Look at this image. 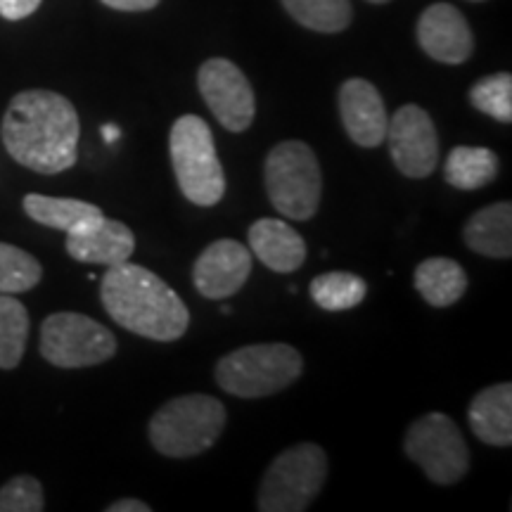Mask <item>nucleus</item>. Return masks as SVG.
Returning a JSON list of instances; mask_svg holds the SVG:
<instances>
[{
  "label": "nucleus",
  "mask_w": 512,
  "mask_h": 512,
  "mask_svg": "<svg viewBox=\"0 0 512 512\" xmlns=\"http://www.w3.org/2000/svg\"><path fill=\"white\" fill-rule=\"evenodd\" d=\"M152 508L143 501H138V498H124V501H117L112 503L107 512H150Z\"/></svg>",
  "instance_id": "obj_30"
},
{
  "label": "nucleus",
  "mask_w": 512,
  "mask_h": 512,
  "mask_svg": "<svg viewBox=\"0 0 512 512\" xmlns=\"http://www.w3.org/2000/svg\"><path fill=\"white\" fill-rule=\"evenodd\" d=\"M197 86L211 114L223 128L242 133L252 126L256 112L254 91L240 67L223 57H211L200 67Z\"/></svg>",
  "instance_id": "obj_10"
},
{
  "label": "nucleus",
  "mask_w": 512,
  "mask_h": 512,
  "mask_svg": "<svg viewBox=\"0 0 512 512\" xmlns=\"http://www.w3.org/2000/svg\"><path fill=\"white\" fill-rule=\"evenodd\" d=\"M100 299L114 323L155 342H176L190 325L183 299L159 275L128 261L107 268Z\"/></svg>",
  "instance_id": "obj_2"
},
{
  "label": "nucleus",
  "mask_w": 512,
  "mask_h": 512,
  "mask_svg": "<svg viewBox=\"0 0 512 512\" xmlns=\"http://www.w3.org/2000/svg\"><path fill=\"white\" fill-rule=\"evenodd\" d=\"M43 268L36 256L8 242H0V294H19L36 287Z\"/></svg>",
  "instance_id": "obj_25"
},
{
  "label": "nucleus",
  "mask_w": 512,
  "mask_h": 512,
  "mask_svg": "<svg viewBox=\"0 0 512 512\" xmlns=\"http://www.w3.org/2000/svg\"><path fill=\"white\" fill-rule=\"evenodd\" d=\"M136 249L133 230L121 221L102 219L67 233V254L81 264L117 266L131 259Z\"/></svg>",
  "instance_id": "obj_15"
},
{
  "label": "nucleus",
  "mask_w": 512,
  "mask_h": 512,
  "mask_svg": "<svg viewBox=\"0 0 512 512\" xmlns=\"http://www.w3.org/2000/svg\"><path fill=\"white\" fill-rule=\"evenodd\" d=\"M43 508H46V498L36 477H12L0 489V512H41Z\"/></svg>",
  "instance_id": "obj_27"
},
{
  "label": "nucleus",
  "mask_w": 512,
  "mask_h": 512,
  "mask_svg": "<svg viewBox=\"0 0 512 512\" xmlns=\"http://www.w3.org/2000/svg\"><path fill=\"white\" fill-rule=\"evenodd\" d=\"M38 5H41V0H0V17L17 22V19L34 15Z\"/></svg>",
  "instance_id": "obj_28"
},
{
  "label": "nucleus",
  "mask_w": 512,
  "mask_h": 512,
  "mask_svg": "<svg viewBox=\"0 0 512 512\" xmlns=\"http://www.w3.org/2000/svg\"><path fill=\"white\" fill-rule=\"evenodd\" d=\"M501 162L489 147L458 145L448 152L444 162V178L458 190H479L496 181Z\"/></svg>",
  "instance_id": "obj_21"
},
{
  "label": "nucleus",
  "mask_w": 512,
  "mask_h": 512,
  "mask_svg": "<svg viewBox=\"0 0 512 512\" xmlns=\"http://www.w3.org/2000/svg\"><path fill=\"white\" fill-rule=\"evenodd\" d=\"M472 3H482V0H472Z\"/></svg>",
  "instance_id": "obj_33"
},
{
  "label": "nucleus",
  "mask_w": 512,
  "mask_h": 512,
  "mask_svg": "<svg viewBox=\"0 0 512 512\" xmlns=\"http://www.w3.org/2000/svg\"><path fill=\"white\" fill-rule=\"evenodd\" d=\"M463 240L472 252L491 256V259H510L512 256V204L496 202L479 209L465 223Z\"/></svg>",
  "instance_id": "obj_18"
},
{
  "label": "nucleus",
  "mask_w": 512,
  "mask_h": 512,
  "mask_svg": "<svg viewBox=\"0 0 512 512\" xmlns=\"http://www.w3.org/2000/svg\"><path fill=\"white\" fill-rule=\"evenodd\" d=\"M283 5L294 22L318 34H339L354 17L349 0H283Z\"/></svg>",
  "instance_id": "obj_23"
},
{
  "label": "nucleus",
  "mask_w": 512,
  "mask_h": 512,
  "mask_svg": "<svg viewBox=\"0 0 512 512\" xmlns=\"http://www.w3.org/2000/svg\"><path fill=\"white\" fill-rule=\"evenodd\" d=\"M415 290L434 309H446L465 294L467 273L448 256H432L415 268Z\"/></svg>",
  "instance_id": "obj_19"
},
{
  "label": "nucleus",
  "mask_w": 512,
  "mask_h": 512,
  "mask_svg": "<svg viewBox=\"0 0 512 512\" xmlns=\"http://www.w3.org/2000/svg\"><path fill=\"white\" fill-rule=\"evenodd\" d=\"M470 427L489 446L512 444V384H491L470 403Z\"/></svg>",
  "instance_id": "obj_17"
},
{
  "label": "nucleus",
  "mask_w": 512,
  "mask_h": 512,
  "mask_svg": "<svg viewBox=\"0 0 512 512\" xmlns=\"http://www.w3.org/2000/svg\"><path fill=\"white\" fill-rule=\"evenodd\" d=\"M264 183L268 200L287 219L309 221L316 216L323 176L316 155L302 140H285L268 152Z\"/></svg>",
  "instance_id": "obj_6"
},
{
  "label": "nucleus",
  "mask_w": 512,
  "mask_h": 512,
  "mask_svg": "<svg viewBox=\"0 0 512 512\" xmlns=\"http://www.w3.org/2000/svg\"><path fill=\"white\" fill-rule=\"evenodd\" d=\"M79 133V114L72 102L41 88L17 93L0 128L10 157L43 176L72 169L79 155Z\"/></svg>",
  "instance_id": "obj_1"
},
{
  "label": "nucleus",
  "mask_w": 512,
  "mask_h": 512,
  "mask_svg": "<svg viewBox=\"0 0 512 512\" xmlns=\"http://www.w3.org/2000/svg\"><path fill=\"white\" fill-rule=\"evenodd\" d=\"M169 152L178 188L192 204L214 207L223 200L226 176L207 121L195 114L178 117L171 126Z\"/></svg>",
  "instance_id": "obj_5"
},
{
  "label": "nucleus",
  "mask_w": 512,
  "mask_h": 512,
  "mask_svg": "<svg viewBox=\"0 0 512 512\" xmlns=\"http://www.w3.org/2000/svg\"><path fill=\"white\" fill-rule=\"evenodd\" d=\"M389 152L396 169L408 178H427L439 164V136L430 114L418 105H403L387 124Z\"/></svg>",
  "instance_id": "obj_11"
},
{
  "label": "nucleus",
  "mask_w": 512,
  "mask_h": 512,
  "mask_svg": "<svg viewBox=\"0 0 512 512\" xmlns=\"http://www.w3.org/2000/svg\"><path fill=\"white\" fill-rule=\"evenodd\" d=\"M102 3L119 12H145L157 8L159 0H102Z\"/></svg>",
  "instance_id": "obj_29"
},
{
  "label": "nucleus",
  "mask_w": 512,
  "mask_h": 512,
  "mask_svg": "<svg viewBox=\"0 0 512 512\" xmlns=\"http://www.w3.org/2000/svg\"><path fill=\"white\" fill-rule=\"evenodd\" d=\"M328 479V456L318 444L285 448L261 479L256 508L261 512L309 510Z\"/></svg>",
  "instance_id": "obj_7"
},
{
  "label": "nucleus",
  "mask_w": 512,
  "mask_h": 512,
  "mask_svg": "<svg viewBox=\"0 0 512 512\" xmlns=\"http://www.w3.org/2000/svg\"><path fill=\"white\" fill-rule=\"evenodd\" d=\"M470 102L486 117L510 124L512 121V76L508 72L491 74L477 81L470 91Z\"/></svg>",
  "instance_id": "obj_26"
},
{
  "label": "nucleus",
  "mask_w": 512,
  "mask_h": 512,
  "mask_svg": "<svg viewBox=\"0 0 512 512\" xmlns=\"http://www.w3.org/2000/svg\"><path fill=\"white\" fill-rule=\"evenodd\" d=\"M368 3H375V5H382V3H389V0H368Z\"/></svg>",
  "instance_id": "obj_32"
},
{
  "label": "nucleus",
  "mask_w": 512,
  "mask_h": 512,
  "mask_svg": "<svg viewBox=\"0 0 512 512\" xmlns=\"http://www.w3.org/2000/svg\"><path fill=\"white\" fill-rule=\"evenodd\" d=\"M24 211L31 221L41 223V226L64 230V233H72V230L88 226V223L102 219V209L95 207L91 202L72 200V197H48V195H31L24 197L22 202Z\"/></svg>",
  "instance_id": "obj_20"
},
{
  "label": "nucleus",
  "mask_w": 512,
  "mask_h": 512,
  "mask_svg": "<svg viewBox=\"0 0 512 512\" xmlns=\"http://www.w3.org/2000/svg\"><path fill=\"white\" fill-rule=\"evenodd\" d=\"M309 290L311 299L320 306V309L337 313L356 309V306L366 299L368 283L356 273L332 271L313 278Z\"/></svg>",
  "instance_id": "obj_22"
},
{
  "label": "nucleus",
  "mask_w": 512,
  "mask_h": 512,
  "mask_svg": "<svg viewBox=\"0 0 512 512\" xmlns=\"http://www.w3.org/2000/svg\"><path fill=\"white\" fill-rule=\"evenodd\" d=\"M403 451L439 486L460 482L470 470V451L460 427L444 413H427L415 420L406 432Z\"/></svg>",
  "instance_id": "obj_9"
},
{
  "label": "nucleus",
  "mask_w": 512,
  "mask_h": 512,
  "mask_svg": "<svg viewBox=\"0 0 512 512\" xmlns=\"http://www.w3.org/2000/svg\"><path fill=\"white\" fill-rule=\"evenodd\" d=\"M102 138H105V143H117L121 138V128L114 124H105L102 126Z\"/></svg>",
  "instance_id": "obj_31"
},
{
  "label": "nucleus",
  "mask_w": 512,
  "mask_h": 512,
  "mask_svg": "<svg viewBox=\"0 0 512 512\" xmlns=\"http://www.w3.org/2000/svg\"><path fill=\"white\" fill-rule=\"evenodd\" d=\"M252 275V252L238 240H216L197 256L192 285L207 299H228Z\"/></svg>",
  "instance_id": "obj_12"
},
{
  "label": "nucleus",
  "mask_w": 512,
  "mask_h": 512,
  "mask_svg": "<svg viewBox=\"0 0 512 512\" xmlns=\"http://www.w3.org/2000/svg\"><path fill=\"white\" fill-rule=\"evenodd\" d=\"M302 370V354L290 344H249L216 363V382L223 392L240 399H264L290 387Z\"/></svg>",
  "instance_id": "obj_4"
},
{
  "label": "nucleus",
  "mask_w": 512,
  "mask_h": 512,
  "mask_svg": "<svg viewBox=\"0 0 512 512\" xmlns=\"http://www.w3.org/2000/svg\"><path fill=\"white\" fill-rule=\"evenodd\" d=\"M226 406L209 394H185L166 401L150 420V441L166 458H195L219 441Z\"/></svg>",
  "instance_id": "obj_3"
},
{
  "label": "nucleus",
  "mask_w": 512,
  "mask_h": 512,
  "mask_svg": "<svg viewBox=\"0 0 512 512\" xmlns=\"http://www.w3.org/2000/svg\"><path fill=\"white\" fill-rule=\"evenodd\" d=\"M29 337V313L12 294H0V368L19 366Z\"/></svg>",
  "instance_id": "obj_24"
},
{
  "label": "nucleus",
  "mask_w": 512,
  "mask_h": 512,
  "mask_svg": "<svg viewBox=\"0 0 512 512\" xmlns=\"http://www.w3.org/2000/svg\"><path fill=\"white\" fill-rule=\"evenodd\" d=\"M117 354V337L98 320L74 311L53 313L41 325V356L57 368L100 366Z\"/></svg>",
  "instance_id": "obj_8"
},
{
  "label": "nucleus",
  "mask_w": 512,
  "mask_h": 512,
  "mask_svg": "<svg viewBox=\"0 0 512 512\" xmlns=\"http://www.w3.org/2000/svg\"><path fill=\"white\" fill-rule=\"evenodd\" d=\"M249 249L256 259L275 273H294L306 261V242L290 223L259 219L249 228Z\"/></svg>",
  "instance_id": "obj_16"
},
{
  "label": "nucleus",
  "mask_w": 512,
  "mask_h": 512,
  "mask_svg": "<svg viewBox=\"0 0 512 512\" xmlns=\"http://www.w3.org/2000/svg\"><path fill=\"white\" fill-rule=\"evenodd\" d=\"M339 117L351 143L361 147H380L387 136V110L373 83L349 79L339 88Z\"/></svg>",
  "instance_id": "obj_14"
},
{
  "label": "nucleus",
  "mask_w": 512,
  "mask_h": 512,
  "mask_svg": "<svg viewBox=\"0 0 512 512\" xmlns=\"http://www.w3.org/2000/svg\"><path fill=\"white\" fill-rule=\"evenodd\" d=\"M418 41L432 60L463 64L470 60L475 38L463 12L448 3H434L418 19Z\"/></svg>",
  "instance_id": "obj_13"
}]
</instances>
